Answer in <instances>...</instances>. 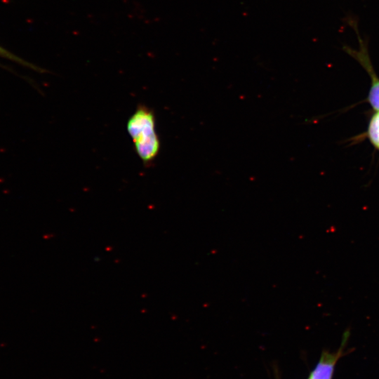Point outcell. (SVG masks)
<instances>
[{"label": "cell", "mask_w": 379, "mask_h": 379, "mask_svg": "<svg viewBox=\"0 0 379 379\" xmlns=\"http://www.w3.org/2000/svg\"><path fill=\"white\" fill-rule=\"evenodd\" d=\"M127 131L135 150L145 165L152 164L160 150V140L156 131L154 111L139 105L127 121Z\"/></svg>", "instance_id": "obj_1"}, {"label": "cell", "mask_w": 379, "mask_h": 379, "mask_svg": "<svg viewBox=\"0 0 379 379\" xmlns=\"http://www.w3.org/2000/svg\"><path fill=\"white\" fill-rule=\"evenodd\" d=\"M350 335V329L345 330L343 335L340 347L337 352L331 353L324 351L322 352L319 362L311 372L308 379H332L335 364L343 354Z\"/></svg>", "instance_id": "obj_3"}, {"label": "cell", "mask_w": 379, "mask_h": 379, "mask_svg": "<svg viewBox=\"0 0 379 379\" xmlns=\"http://www.w3.org/2000/svg\"><path fill=\"white\" fill-rule=\"evenodd\" d=\"M0 57L4 58L6 59L14 61L20 65L26 66L29 68H31L32 69L43 72L44 70L34 65L29 63L25 60L22 59L21 58L18 57V55L13 54V53L10 52L7 49L3 48L0 46Z\"/></svg>", "instance_id": "obj_5"}, {"label": "cell", "mask_w": 379, "mask_h": 379, "mask_svg": "<svg viewBox=\"0 0 379 379\" xmlns=\"http://www.w3.org/2000/svg\"><path fill=\"white\" fill-rule=\"evenodd\" d=\"M350 26L354 29L359 42L357 49L352 48L347 45L343 46V51L354 58L366 71L371 81V85L368 95V101L373 110L379 111V77L373 67L368 53V44L366 40L361 38L357 25L355 21H349Z\"/></svg>", "instance_id": "obj_2"}, {"label": "cell", "mask_w": 379, "mask_h": 379, "mask_svg": "<svg viewBox=\"0 0 379 379\" xmlns=\"http://www.w3.org/2000/svg\"><path fill=\"white\" fill-rule=\"evenodd\" d=\"M367 136L371 144L379 150V111H376L369 121Z\"/></svg>", "instance_id": "obj_4"}]
</instances>
